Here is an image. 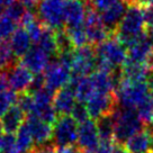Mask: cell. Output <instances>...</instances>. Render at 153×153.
Here are the masks:
<instances>
[{
	"label": "cell",
	"mask_w": 153,
	"mask_h": 153,
	"mask_svg": "<svg viewBox=\"0 0 153 153\" xmlns=\"http://www.w3.org/2000/svg\"><path fill=\"white\" fill-rule=\"evenodd\" d=\"M16 22L13 20L9 16L4 13L0 16V39L7 41V38H10V36L16 30Z\"/></svg>",
	"instance_id": "4316f807"
},
{
	"label": "cell",
	"mask_w": 153,
	"mask_h": 153,
	"mask_svg": "<svg viewBox=\"0 0 153 153\" xmlns=\"http://www.w3.org/2000/svg\"><path fill=\"white\" fill-rule=\"evenodd\" d=\"M85 29H86L88 42L94 45H99L109 38L110 33L106 29L105 26L101 24L98 15L92 10L90 6H88V10H87Z\"/></svg>",
	"instance_id": "5bb4252c"
},
{
	"label": "cell",
	"mask_w": 153,
	"mask_h": 153,
	"mask_svg": "<svg viewBox=\"0 0 153 153\" xmlns=\"http://www.w3.org/2000/svg\"><path fill=\"white\" fill-rule=\"evenodd\" d=\"M14 60L15 55L10 48L9 42L0 39V70L6 71L13 67L15 64Z\"/></svg>",
	"instance_id": "cb8c5ba5"
},
{
	"label": "cell",
	"mask_w": 153,
	"mask_h": 153,
	"mask_svg": "<svg viewBox=\"0 0 153 153\" xmlns=\"http://www.w3.org/2000/svg\"><path fill=\"white\" fill-rule=\"evenodd\" d=\"M17 97L18 96L14 91L10 90L9 88L0 89V118L10 107H13L16 104Z\"/></svg>",
	"instance_id": "484cf974"
},
{
	"label": "cell",
	"mask_w": 153,
	"mask_h": 153,
	"mask_svg": "<svg viewBox=\"0 0 153 153\" xmlns=\"http://www.w3.org/2000/svg\"><path fill=\"white\" fill-rule=\"evenodd\" d=\"M146 123H148V125H146V129L153 135V115L151 116V118H150Z\"/></svg>",
	"instance_id": "ab89813d"
},
{
	"label": "cell",
	"mask_w": 153,
	"mask_h": 153,
	"mask_svg": "<svg viewBox=\"0 0 153 153\" xmlns=\"http://www.w3.org/2000/svg\"><path fill=\"white\" fill-rule=\"evenodd\" d=\"M11 153H23V152H20L19 150H17V149H16V150H14V151H13Z\"/></svg>",
	"instance_id": "bcb514c9"
},
{
	"label": "cell",
	"mask_w": 153,
	"mask_h": 153,
	"mask_svg": "<svg viewBox=\"0 0 153 153\" xmlns=\"http://www.w3.org/2000/svg\"><path fill=\"white\" fill-rule=\"evenodd\" d=\"M16 105L18 106L20 110L24 113L25 115H30L32 114V111L34 109V98L33 96L30 95V94H22V95H19L17 97V101H16Z\"/></svg>",
	"instance_id": "f1b7e54d"
},
{
	"label": "cell",
	"mask_w": 153,
	"mask_h": 153,
	"mask_svg": "<svg viewBox=\"0 0 153 153\" xmlns=\"http://www.w3.org/2000/svg\"><path fill=\"white\" fill-rule=\"evenodd\" d=\"M153 59V44L149 36L143 35L127 48V60L125 64L149 65Z\"/></svg>",
	"instance_id": "7c38bea8"
},
{
	"label": "cell",
	"mask_w": 153,
	"mask_h": 153,
	"mask_svg": "<svg viewBox=\"0 0 153 153\" xmlns=\"http://www.w3.org/2000/svg\"><path fill=\"white\" fill-rule=\"evenodd\" d=\"M25 120H26L25 114L15 104L2 115V117L0 118V124L2 126L4 133L15 135L18 132V129L24 125Z\"/></svg>",
	"instance_id": "d6986e66"
},
{
	"label": "cell",
	"mask_w": 153,
	"mask_h": 153,
	"mask_svg": "<svg viewBox=\"0 0 153 153\" xmlns=\"http://www.w3.org/2000/svg\"><path fill=\"white\" fill-rule=\"evenodd\" d=\"M151 95V88L149 81H129L123 79L115 91L116 101L120 107L133 108L136 110V107L142 101Z\"/></svg>",
	"instance_id": "5b68a950"
},
{
	"label": "cell",
	"mask_w": 153,
	"mask_h": 153,
	"mask_svg": "<svg viewBox=\"0 0 153 153\" xmlns=\"http://www.w3.org/2000/svg\"><path fill=\"white\" fill-rule=\"evenodd\" d=\"M33 41L29 36L28 32L23 27H18L9 38V45L15 56L23 57L28 52L33 45Z\"/></svg>",
	"instance_id": "44dd1931"
},
{
	"label": "cell",
	"mask_w": 153,
	"mask_h": 153,
	"mask_svg": "<svg viewBox=\"0 0 153 153\" xmlns=\"http://www.w3.org/2000/svg\"><path fill=\"white\" fill-rule=\"evenodd\" d=\"M120 0H90V6L92 10L95 11L97 15L101 14L102 11H105L106 9L110 8L111 6H114L116 2H118Z\"/></svg>",
	"instance_id": "d6a6232c"
},
{
	"label": "cell",
	"mask_w": 153,
	"mask_h": 153,
	"mask_svg": "<svg viewBox=\"0 0 153 153\" xmlns=\"http://www.w3.org/2000/svg\"><path fill=\"white\" fill-rule=\"evenodd\" d=\"M29 133L32 135L35 146L52 142V125H48L34 116H27L25 120Z\"/></svg>",
	"instance_id": "9a60e30c"
},
{
	"label": "cell",
	"mask_w": 153,
	"mask_h": 153,
	"mask_svg": "<svg viewBox=\"0 0 153 153\" xmlns=\"http://www.w3.org/2000/svg\"><path fill=\"white\" fill-rule=\"evenodd\" d=\"M18 1H20L27 9L33 8V7H35V6H37V4H38L37 0H18Z\"/></svg>",
	"instance_id": "8d00e7d4"
},
{
	"label": "cell",
	"mask_w": 153,
	"mask_h": 153,
	"mask_svg": "<svg viewBox=\"0 0 153 153\" xmlns=\"http://www.w3.org/2000/svg\"><path fill=\"white\" fill-rule=\"evenodd\" d=\"M151 72L153 73V59H152V61H151Z\"/></svg>",
	"instance_id": "7dc6e473"
},
{
	"label": "cell",
	"mask_w": 153,
	"mask_h": 153,
	"mask_svg": "<svg viewBox=\"0 0 153 153\" xmlns=\"http://www.w3.org/2000/svg\"><path fill=\"white\" fill-rule=\"evenodd\" d=\"M27 10L28 9H27L20 1H16V2H14L13 5L9 6V7L5 10V14L7 15V16H9L10 18L17 23V22H20V20H22L23 16H24L25 13H26Z\"/></svg>",
	"instance_id": "f546056e"
},
{
	"label": "cell",
	"mask_w": 153,
	"mask_h": 153,
	"mask_svg": "<svg viewBox=\"0 0 153 153\" xmlns=\"http://www.w3.org/2000/svg\"><path fill=\"white\" fill-rule=\"evenodd\" d=\"M153 135L146 128L136 133L125 143V148L131 153H151L152 152Z\"/></svg>",
	"instance_id": "ffe728a7"
},
{
	"label": "cell",
	"mask_w": 153,
	"mask_h": 153,
	"mask_svg": "<svg viewBox=\"0 0 153 153\" xmlns=\"http://www.w3.org/2000/svg\"><path fill=\"white\" fill-rule=\"evenodd\" d=\"M146 24L143 9L136 5H131L116 29V38L127 48L129 45L145 35Z\"/></svg>",
	"instance_id": "277c9868"
},
{
	"label": "cell",
	"mask_w": 153,
	"mask_h": 153,
	"mask_svg": "<svg viewBox=\"0 0 153 153\" xmlns=\"http://www.w3.org/2000/svg\"><path fill=\"white\" fill-rule=\"evenodd\" d=\"M131 4L139 6L142 9H144V8L153 7V0H131Z\"/></svg>",
	"instance_id": "e575fe53"
},
{
	"label": "cell",
	"mask_w": 153,
	"mask_h": 153,
	"mask_svg": "<svg viewBox=\"0 0 153 153\" xmlns=\"http://www.w3.org/2000/svg\"><path fill=\"white\" fill-rule=\"evenodd\" d=\"M7 71L8 72L6 73V79H7V85L10 90L19 95L25 94L28 90L34 76L33 73L27 68H25L22 63L20 64L15 63Z\"/></svg>",
	"instance_id": "8fae6325"
},
{
	"label": "cell",
	"mask_w": 153,
	"mask_h": 153,
	"mask_svg": "<svg viewBox=\"0 0 153 153\" xmlns=\"http://www.w3.org/2000/svg\"><path fill=\"white\" fill-rule=\"evenodd\" d=\"M14 2H16V0H0V7L2 9H7L9 6H11Z\"/></svg>",
	"instance_id": "f35d334b"
},
{
	"label": "cell",
	"mask_w": 153,
	"mask_h": 153,
	"mask_svg": "<svg viewBox=\"0 0 153 153\" xmlns=\"http://www.w3.org/2000/svg\"><path fill=\"white\" fill-rule=\"evenodd\" d=\"M125 1H126V2H127V1H129V2H131V0H125Z\"/></svg>",
	"instance_id": "c3c4849f"
},
{
	"label": "cell",
	"mask_w": 153,
	"mask_h": 153,
	"mask_svg": "<svg viewBox=\"0 0 153 153\" xmlns=\"http://www.w3.org/2000/svg\"><path fill=\"white\" fill-rule=\"evenodd\" d=\"M127 8H128L127 2L125 0H120L114 6H111L110 8L106 9L105 11L98 15L101 24L105 26L106 29L110 34L116 32V29L120 26L122 19L127 11Z\"/></svg>",
	"instance_id": "e0dca14e"
},
{
	"label": "cell",
	"mask_w": 153,
	"mask_h": 153,
	"mask_svg": "<svg viewBox=\"0 0 153 153\" xmlns=\"http://www.w3.org/2000/svg\"><path fill=\"white\" fill-rule=\"evenodd\" d=\"M111 116L115 122L114 141L117 144L125 145L132 136L144 129V122L137 111L133 108L116 106Z\"/></svg>",
	"instance_id": "3957f363"
},
{
	"label": "cell",
	"mask_w": 153,
	"mask_h": 153,
	"mask_svg": "<svg viewBox=\"0 0 153 153\" xmlns=\"http://www.w3.org/2000/svg\"><path fill=\"white\" fill-rule=\"evenodd\" d=\"M149 85H150V88H151V94L153 96V76L151 78V80H149Z\"/></svg>",
	"instance_id": "7bdbcfd3"
},
{
	"label": "cell",
	"mask_w": 153,
	"mask_h": 153,
	"mask_svg": "<svg viewBox=\"0 0 153 153\" xmlns=\"http://www.w3.org/2000/svg\"><path fill=\"white\" fill-rule=\"evenodd\" d=\"M15 140H16V148L23 153H30L35 148L33 137L29 133L27 126L24 125L18 129V132L15 134Z\"/></svg>",
	"instance_id": "603a6c76"
},
{
	"label": "cell",
	"mask_w": 153,
	"mask_h": 153,
	"mask_svg": "<svg viewBox=\"0 0 153 153\" xmlns=\"http://www.w3.org/2000/svg\"><path fill=\"white\" fill-rule=\"evenodd\" d=\"M113 146V145H111ZM108 151H109V149H105V148H99V150H97V151H95V152H91V153H108Z\"/></svg>",
	"instance_id": "60d3db41"
},
{
	"label": "cell",
	"mask_w": 153,
	"mask_h": 153,
	"mask_svg": "<svg viewBox=\"0 0 153 153\" xmlns=\"http://www.w3.org/2000/svg\"><path fill=\"white\" fill-rule=\"evenodd\" d=\"M65 32H67L68 37H69V39H70V42L72 44V48H83V46H87V43H89L85 26L76 27V28H67Z\"/></svg>",
	"instance_id": "d4e9b609"
},
{
	"label": "cell",
	"mask_w": 153,
	"mask_h": 153,
	"mask_svg": "<svg viewBox=\"0 0 153 153\" xmlns=\"http://www.w3.org/2000/svg\"><path fill=\"white\" fill-rule=\"evenodd\" d=\"M116 97L115 94H100L95 92L85 102L88 114L91 120H97L102 116L109 115L116 108Z\"/></svg>",
	"instance_id": "9c48e42d"
},
{
	"label": "cell",
	"mask_w": 153,
	"mask_h": 153,
	"mask_svg": "<svg viewBox=\"0 0 153 153\" xmlns=\"http://www.w3.org/2000/svg\"><path fill=\"white\" fill-rule=\"evenodd\" d=\"M144 19H145V24L146 27L150 28L153 26V7H149V8H144Z\"/></svg>",
	"instance_id": "836d02e7"
},
{
	"label": "cell",
	"mask_w": 153,
	"mask_h": 153,
	"mask_svg": "<svg viewBox=\"0 0 153 153\" xmlns=\"http://www.w3.org/2000/svg\"><path fill=\"white\" fill-rule=\"evenodd\" d=\"M149 38L151 39V42H152V44H153V26L149 28Z\"/></svg>",
	"instance_id": "b9f144b4"
},
{
	"label": "cell",
	"mask_w": 153,
	"mask_h": 153,
	"mask_svg": "<svg viewBox=\"0 0 153 153\" xmlns=\"http://www.w3.org/2000/svg\"><path fill=\"white\" fill-rule=\"evenodd\" d=\"M76 102L78 100L74 90L69 85L61 90L56 91L53 99V107L59 116H65V115H71L72 109L74 108Z\"/></svg>",
	"instance_id": "ac0fdd59"
},
{
	"label": "cell",
	"mask_w": 153,
	"mask_h": 153,
	"mask_svg": "<svg viewBox=\"0 0 153 153\" xmlns=\"http://www.w3.org/2000/svg\"><path fill=\"white\" fill-rule=\"evenodd\" d=\"M67 0H41L37 4L38 20L51 30H61L65 25Z\"/></svg>",
	"instance_id": "8992f818"
},
{
	"label": "cell",
	"mask_w": 153,
	"mask_h": 153,
	"mask_svg": "<svg viewBox=\"0 0 153 153\" xmlns=\"http://www.w3.org/2000/svg\"><path fill=\"white\" fill-rule=\"evenodd\" d=\"M97 70V56L95 50L87 45L74 48L72 52V78L90 76Z\"/></svg>",
	"instance_id": "ba28073f"
},
{
	"label": "cell",
	"mask_w": 153,
	"mask_h": 153,
	"mask_svg": "<svg viewBox=\"0 0 153 153\" xmlns=\"http://www.w3.org/2000/svg\"><path fill=\"white\" fill-rule=\"evenodd\" d=\"M70 116L76 120L78 124H81V123H83V122H86V120L90 118V116L88 114V110H87L86 104L85 102H80V101H78L76 104Z\"/></svg>",
	"instance_id": "4dcf8cb0"
},
{
	"label": "cell",
	"mask_w": 153,
	"mask_h": 153,
	"mask_svg": "<svg viewBox=\"0 0 153 153\" xmlns=\"http://www.w3.org/2000/svg\"><path fill=\"white\" fill-rule=\"evenodd\" d=\"M136 111L140 115V117L143 120V122H148L151 116L153 115V96L152 94L146 97L137 107H136Z\"/></svg>",
	"instance_id": "83f0119b"
},
{
	"label": "cell",
	"mask_w": 153,
	"mask_h": 153,
	"mask_svg": "<svg viewBox=\"0 0 153 153\" xmlns=\"http://www.w3.org/2000/svg\"><path fill=\"white\" fill-rule=\"evenodd\" d=\"M4 13H5V9H2V8L0 7V16H1V15L4 14Z\"/></svg>",
	"instance_id": "f6af8a7d"
},
{
	"label": "cell",
	"mask_w": 153,
	"mask_h": 153,
	"mask_svg": "<svg viewBox=\"0 0 153 153\" xmlns=\"http://www.w3.org/2000/svg\"><path fill=\"white\" fill-rule=\"evenodd\" d=\"M52 56L42 48L36 44H33L28 52L22 57V64L27 68L33 74H42L51 62Z\"/></svg>",
	"instance_id": "4fadbf2b"
},
{
	"label": "cell",
	"mask_w": 153,
	"mask_h": 153,
	"mask_svg": "<svg viewBox=\"0 0 153 153\" xmlns=\"http://www.w3.org/2000/svg\"><path fill=\"white\" fill-rule=\"evenodd\" d=\"M98 134L100 137V146L105 149H110L114 144L115 122L111 115L102 116L96 120Z\"/></svg>",
	"instance_id": "7402d4cb"
},
{
	"label": "cell",
	"mask_w": 153,
	"mask_h": 153,
	"mask_svg": "<svg viewBox=\"0 0 153 153\" xmlns=\"http://www.w3.org/2000/svg\"><path fill=\"white\" fill-rule=\"evenodd\" d=\"M16 149L14 134H4L0 139V153H11Z\"/></svg>",
	"instance_id": "1f68e13d"
},
{
	"label": "cell",
	"mask_w": 153,
	"mask_h": 153,
	"mask_svg": "<svg viewBox=\"0 0 153 153\" xmlns=\"http://www.w3.org/2000/svg\"><path fill=\"white\" fill-rule=\"evenodd\" d=\"M97 56V70L110 73L120 71L127 60L126 48L117 38H108L97 45L95 50Z\"/></svg>",
	"instance_id": "6da1fadb"
},
{
	"label": "cell",
	"mask_w": 153,
	"mask_h": 153,
	"mask_svg": "<svg viewBox=\"0 0 153 153\" xmlns=\"http://www.w3.org/2000/svg\"><path fill=\"white\" fill-rule=\"evenodd\" d=\"M81 151L78 148H67V149H59L56 153H80Z\"/></svg>",
	"instance_id": "74e56055"
},
{
	"label": "cell",
	"mask_w": 153,
	"mask_h": 153,
	"mask_svg": "<svg viewBox=\"0 0 153 153\" xmlns=\"http://www.w3.org/2000/svg\"><path fill=\"white\" fill-rule=\"evenodd\" d=\"M88 5L83 0H67L65 5V26L76 28L85 26Z\"/></svg>",
	"instance_id": "2e32d148"
},
{
	"label": "cell",
	"mask_w": 153,
	"mask_h": 153,
	"mask_svg": "<svg viewBox=\"0 0 153 153\" xmlns=\"http://www.w3.org/2000/svg\"><path fill=\"white\" fill-rule=\"evenodd\" d=\"M72 51L57 54L43 72L45 87L52 91H59L70 85L72 80Z\"/></svg>",
	"instance_id": "7a4b0ae2"
},
{
	"label": "cell",
	"mask_w": 153,
	"mask_h": 153,
	"mask_svg": "<svg viewBox=\"0 0 153 153\" xmlns=\"http://www.w3.org/2000/svg\"><path fill=\"white\" fill-rule=\"evenodd\" d=\"M4 129H2V126H1V124H0V139H1V136L4 135Z\"/></svg>",
	"instance_id": "ee69618b"
},
{
	"label": "cell",
	"mask_w": 153,
	"mask_h": 153,
	"mask_svg": "<svg viewBox=\"0 0 153 153\" xmlns=\"http://www.w3.org/2000/svg\"><path fill=\"white\" fill-rule=\"evenodd\" d=\"M78 149L85 153L95 152L100 148V137L98 134L96 120L89 118L79 124L78 127Z\"/></svg>",
	"instance_id": "30bf717a"
},
{
	"label": "cell",
	"mask_w": 153,
	"mask_h": 153,
	"mask_svg": "<svg viewBox=\"0 0 153 153\" xmlns=\"http://www.w3.org/2000/svg\"><path fill=\"white\" fill-rule=\"evenodd\" d=\"M108 153H131L125 148V145H122V144H113V146L109 149Z\"/></svg>",
	"instance_id": "d590c367"
},
{
	"label": "cell",
	"mask_w": 153,
	"mask_h": 153,
	"mask_svg": "<svg viewBox=\"0 0 153 153\" xmlns=\"http://www.w3.org/2000/svg\"><path fill=\"white\" fill-rule=\"evenodd\" d=\"M78 127L70 115L59 116L52 125V144L57 149L73 148L78 141Z\"/></svg>",
	"instance_id": "52a82bcc"
}]
</instances>
